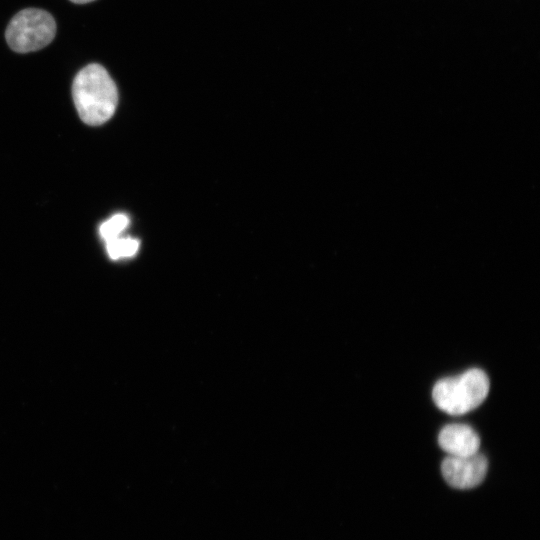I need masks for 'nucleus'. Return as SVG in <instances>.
Wrapping results in <instances>:
<instances>
[{"label": "nucleus", "instance_id": "obj_8", "mask_svg": "<svg viewBox=\"0 0 540 540\" xmlns=\"http://www.w3.org/2000/svg\"><path fill=\"white\" fill-rule=\"evenodd\" d=\"M70 1L76 4H85V3L92 2L94 0H70Z\"/></svg>", "mask_w": 540, "mask_h": 540}, {"label": "nucleus", "instance_id": "obj_3", "mask_svg": "<svg viewBox=\"0 0 540 540\" xmlns=\"http://www.w3.org/2000/svg\"><path fill=\"white\" fill-rule=\"evenodd\" d=\"M56 34V23L50 13L38 8L18 12L6 28V41L17 53L40 50L50 44Z\"/></svg>", "mask_w": 540, "mask_h": 540}, {"label": "nucleus", "instance_id": "obj_1", "mask_svg": "<svg viewBox=\"0 0 540 540\" xmlns=\"http://www.w3.org/2000/svg\"><path fill=\"white\" fill-rule=\"evenodd\" d=\"M72 96L81 120L92 126L108 121L118 103L117 87L100 64H89L74 78Z\"/></svg>", "mask_w": 540, "mask_h": 540}, {"label": "nucleus", "instance_id": "obj_7", "mask_svg": "<svg viewBox=\"0 0 540 540\" xmlns=\"http://www.w3.org/2000/svg\"><path fill=\"white\" fill-rule=\"evenodd\" d=\"M129 225V218L125 214H116L103 222L99 228L100 236L105 242L121 236Z\"/></svg>", "mask_w": 540, "mask_h": 540}, {"label": "nucleus", "instance_id": "obj_4", "mask_svg": "<svg viewBox=\"0 0 540 540\" xmlns=\"http://www.w3.org/2000/svg\"><path fill=\"white\" fill-rule=\"evenodd\" d=\"M486 458L478 452L468 456H448L441 464L445 481L458 489H469L480 484L487 473Z\"/></svg>", "mask_w": 540, "mask_h": 540}, {"label": "nucleus", "instance_id": "obj_5", "mask_svg": "<svg viewBox=\"0 0 540 540\" xmlns=\"http://www.w3.org/2000/svg\"><path fill=\"white\" fill-rule=\"evenodd\" d=\"M438 444L450 456H468L478 452L480 438L465 424H449L438 435Z\"/></svg>", "mask_w": 540, "mask_h": 540}, {"label": "nucleus", "instance_id": "obj_6", "mask_svg": "<svg viewBox=\"0 0 540 540\" xmlns=\"http://www.w3.org/2000/svg\"><path fill=\"white\" fill-rule=\"evenodd\" d=\"M139 249V241L131 237H117L106 242V250L113 260L133 257Z\"/></svg>", "mask_w": 540, "mask_h": 540}, {"label": "nucleus", "instance_id": "obj_2", "mask_svg": "<svg viewBox=\"0 0 540 540\" xmlns=\"http://www.w3.org/2000/svg\"><path fill=\"white\" fill-rule=\"evenodd\" d=\"M490 382L484 371L472 368L456 377L436 382L432 398L439 409L462 415L478 407L487 397Z\"/></svg>", "mask_w": 540, "mask_h": 540}]
</instances>
